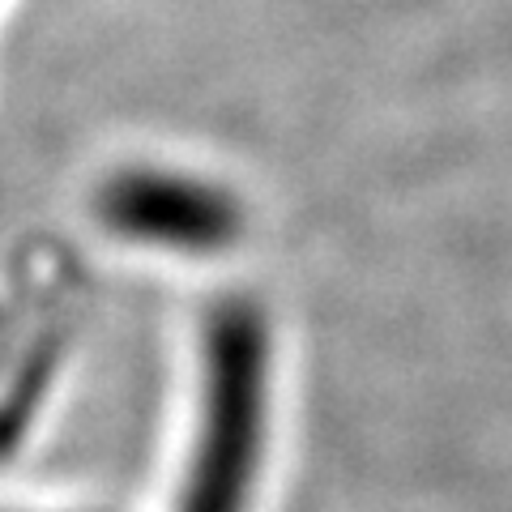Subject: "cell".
Instances as JSON below:
<instances>
[{"label": "cell", "mask_w": 512, "mask_h": 512, "mask_svg": "<svg viewBox=\"0 0 512 512\" xmlns=\"http://www.w3.org/2000/svg\"><path fill=\"white\" fill-rule=\"evenodd\" d=\"M103 218L128 239L163 244L180 252L227 248L239 231V210L218 188L180 175L133 171L103 192Z\"/></svg>", "instance_id": "cell-1"}]
</instances>
